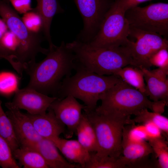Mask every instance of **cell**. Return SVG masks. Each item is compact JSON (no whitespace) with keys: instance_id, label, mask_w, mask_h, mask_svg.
Segmentation results:
<instances>
[{"instance_id":"obj_19","label":"cell","mask_w":168,"mask_h":168,"mask_svg":"<svg viewBox=\"0 0 168 168\" xmlns=\"http://www.w3.org/2000/svg\"><path fill=\"white\" fill-rule=\"evenodd\" d=\"M121 157L126 166L145 158L153 153L152 147L147 141L139 142L122 141Z\"/></svg>"},{"instance_id":"obj_11","label":"cell","mask_w":168,"mask_h":168,"mask_svg":"<svg viewBox=\"0 0 168 168\" xmlns=\"http://www.w3.org/2000/svg\"><path fill=\"white\" fill-rule=\"evenodd\" d=\"M85 106L79 102L76 99L69 95L63 99H56L49 108L57 118L67 128L66 136L71 138L79 124L82 116V110Z\"/></svg>"},{"instance_id":"obj_35","label":"cell","mask_w":168,"mask_h":168,"mask_svg":"<svg viewBox=\"0 0 168 168\" xmlns=\"http://www.w3.org/2000/svg\"><path fill=\"white\" fill-rule=\"evenodd\" d=\"M151 0H115L119 7L125 12L140 3Z\"/></svg>"},{"instance_id":"obj_38","label":"cell","mask_w":168,"mask_h":168,"mask_svg":"<svg viewBox=\"0 0 168 168\" xmlns=\"http://www.w3.org/2000/svg\"><path fill=\"white\" fill-rule=\"evenodd\" d=\"M10 55H5L0 52V58H3L8 61L10 58Z\"/></svg>"},{"instance_id":"obj_34","label":"cell","mask_w":168,"mask_h":168,"mask_svg":"<svg viewBox=\"0 0 168 168\" xmlns=\"http://www.w3.org/2000/svg\"><path fill=\"white\" fill-rule=\"evenodd\" d=\"M143 124L146 132L147 141L150 139H155L163 137L160 129L154 124L150 122H147Z\"/></svg>"},{"instance_id":"obj_2","label":"cell","mask_w":168,"mask_h":168,"mask_svg":"<svg viewBox=\"0 0 168 168\" xmlns=\"http://www.w3.org/2000/svg\"><path fill=\"white\" fill-rule=\"evenodd\" d=\"M75 54L76 65L101 75H111L130 65L132 58L129 46L113 48L95 47L77 39L66 43Z\"/></svg>"},{"instance_id":"obj_15","label":"cell","mask_w":168,"mask_h":168,"mask_svg":"<svg viewBox=\"0 0 168 168\" xmlns=\"http://www.w3.org/2000/svg\"><path fill=\"white\" fill-rule=\"evenodd\" d=\"M50 140L68 162L77 164L81 168H85L90 159L91 153L77 140H68L59 137Z\"/></svg>"},{"instance_id":"obj_28","label":"cell","mask_w":168,"mask_h":168,"mask_svg":"<svg viewBox=\"0 0 168 168\" xmlns=\"http://www.w3.org/2000/svg\"><path fill=\"white\" fill-rule=\"evenodd\" d=\"M0 166L3 168H20L6 140L0 134Z\"/></svg>"},{"instance_id":"obj_8","label":"cell","mask_w":168,"mask_h":168,"mask_svg":"<svg viewBox=\"0 0 168 168\" xmlns=\"http://www.w3.org/2000/svg\"><path fill=\"white\" fill-rule=\"evenodd\" d=\"M130 27L156 33L166 38L168 35V4L151 3L145 7L138 6L125 12Z\"/></svg>"},{"instance_id":"obj_30","label":"cell","mask_w":168,"mask_h":168,"mask_svg":"<svg viewBox=\"0 0 168 168\" xmlns=\"http://www.w3.org/2000/svg\"><path fill=\"white\" fill-rule=\"evenodd\" d=\"M27 28L30 31L40 33L42 31L43 22L40 16L32 10L24 14L21 18Z\"/></svg>"},{"instance_id":"obj_17","label":"cell","mask_w":168,"mask_h":168,"mask_svg":"<svg viewBox=\"0 0 168 168\" xmlns=\"http://www.w3.org/2000/svg\"><path fill=\"white\" fill-rule=\"evenodd\" d=\"M142 71L146 83L145 95L153 101L163 100L167 104L168 100V79L160 77L151 70L139 68Z\"/></svg>"},{"instance_id":"obj_36","label":"cell","mask_w":168,"mask_h":168,"mask_svg":"<svg viewBox=\"0 0 168 168\" xmlns=\"http://www.w3.org/2000/svg\"><path fill=\"white\" fill-rule=\"evenodd\" d=\"M7 25L2 19H0V30L4 34L8 30Z\"/></svg>"},{"instance_id":"obj_1","label":"cell","mask_w":168,"mask_h":168,"mask_svg":"<svg viewBox=\"0 0 168 168\" xmlns=\"http://www.w3.org/2000/svg\"><path fill=\"white\" fill-rule=\"evenodd\" d=\"M46 57L39 63L34 61L24 68L30 77L25 88L56 97L63 79L70 76L75 66L76 57L64 41L60 45L49 46Z\"/></svg>"},{"instance_id":"obj_5","label":"cell","mask_w":168,"mask_h":168,"mask_svg":"<svg viewBox=\"0 0 168 168\" xmlns=\"http://www.w3.org/2000/svg\"><path fill=\"white\" fill-rule=\"evenodd\" d=\"M95 131L98 149L97 156L118 158L122 155L123 129L129 124L130 117L100 114L94 110H84Z\"/></svg>"},{"instance_id":"obj_32","label":"cell","mask_w":168,"mask_h":168,"mask_svg":"<svg viewBox=\"0 0 168 168\" xmlns=\"http://www.w3.org/2000/svg\"><path fill=\"white\" fill-rule=\"evenodd\" d=\"M149 62L151 66L168 69V48L159 50L151 57Z\"/></svg>"},{"instance_id":"obj_25","label":"cell","mask_w":168,"mask_h":168,"mask_svg":"<svg viewBox=\"0 0 168 168\" xmlns=\"http://www.w3.org/2000/svg\"><path fill=\"white\" fill-rule=\"evenodd\" d=\"M126 167L121 157H101L91 153L90 159L84 168H122Z\"/></svg>"},{"instance_id":"obj_31","label":"cell","mask_w":168,"mask_h":168,"mask_svg":"<svg viewBox=\"0 0 168 168\" xmlns=\"http://www.w3.org/2000/svg\"><path fill=\"white\" fill-rule=\"evenodd\" d=\"M1 43L8 54L14 56L18 45V42L15 35L9 30H7L3 35Z\"/></svg>"},{"instance_id":"obj_3","label":"cell","mask_w":168,"mask_h":168,"mask_svg":"<svg viewBox=\"0 0 168 168\" xmlns=\"http://www.w3.org/2000/svg\"><path fill=\"white\" fill-rule=\"evenodd\" d=\"M76 73L63 80L56 97L62 99L69 95L82 100L84 110H94L96 108L100 96L119 80L113 75H101L77 66Z\"/></svg>"},{"instance_id":"obj_13","label":"cell","mask_w":168,"mask_h":168,"mask_svg":"<svg viewBox=\"0 0 168 168\" xmlns=\"http://www.w3.org/2000/svg\"><path fill=\"white\" fill-rule=\"evenodd\" d=\"M7 108L6 113L11 121L20 146H34L42 138L37 133L29 118L17 108Z\"/></svg>"},{"instance_id":"obj_27","label":"cell","mask_w":168,"mask_h":168,"mask_svg":"<svg viewBox=\"0 0 168 168\" xmlns=\"http://www.w3.org/2000/svg\"><path fill=\"white\" fill-rule=\"evenodd\" d=\"M124 127L122 140L132 142H139L147 141V136L145 127L143 124L137 125L134 123Z\"/></svg>"},{"instance_id":"obj_29","label":"cell","mask_w":168,"mask_h":168,"mask_svg":"<svg viewBox=\"0 0 168 168\" xmlns=\"http://www.w3.org/2000/svg\"><path fill=\"white\" fill-rule=\"evenodd\" d=\"M18 80L13 73L7 72L0 73V93L8 95L18 88Z\"/></svg>"},{"instance_id":"obj_16","label":"cell","mask_w":168,"mask_h":168,"mask_svg":"<svg viewBox=\"0 0 168 168\" xmlns=\"http://www.w3.org/2000/svg\"><path fill=\"white\" fill-rule=\"evenodd\" d=\"M31 148L40 153L49 168H81L79 165L71 163L65 159L60 154L54 143L49 139L42 138Z\"/></svg>"},{"instance_id":"obj_33","label":"cell","mask_w":168,"mask_h":168,"mask_svg":"<svg viewBox=\"0 0 168 168\" xmlns=\"http://www.w3.org/2000/svg\"><path fill=\"white\" fill-rule=\"evenodd\" d=\"M11 2L15 10L24 14L33 10L31 0H7Z\"/></svg>"},{"instance_id":"obj_14","label":"cell","mask_w":168,"mask_h":168,"mask_svg":"<svg viewBox=\"0 0 168 168\" xmlns=\"http://www.w3.org/2000/svg\"><path fill=\"white\" fill-rule=\"evenodd\" d=\"M43 114L26 113L37 133L42 138L51 140L59 137L65 132V127L57 118L53 111Z\"/></svg>"},{"instance_id":"obj_22","label":"cell","mask_w":168,"mask_h":168,"mask_svg":"<svg viewBox=\"0 0 168 168\" xmlns=\"http://www.w3.org/2000/svg\"><path fill=\"white\" fill-rule=\"evenodd\" d=\"M134 67L125 66L116 71L114 75L145 94L146 84L143 72L139 68Z\"/></svg>"},{"instance_id":"obj_37","label":"cell","mask_w":168,"mask_h":168,"mask_svg":"<svg viewBox=\"0 0 168 168\" xmlns=\"http://www.w3.org/2000/svg\"><path fill=\"white\" fill-rule=\"evenodd\" d=\"M3 34L0 30V52L7 55H9L8 54V53H7V51L2 46L1 44V40Z\"/></svg>"},{"instance_id":"obj_4","label":"cell","mask_w":168,"mask_h":168,"mask_svg":"<svg viewBox=\"0 0 168 168\" xmlns=\"http://www.w3.org/2000/svg\"><path fill=\"white\" fill-rule=\"evenodd\" d=\"M147 97L120 78L116 83L101 94V104L95 111L98 113L124 118L136 116L144 109L155 112L157 101H152Z\"/></svg>"},{"instance_id":"obj_12","label":"cell","mask_w":168,"mask_h":168,"mask_svg":"<svg viewBox=\"0 0 168 168\" xmlns=\"http://www.w3.org/2000/svg\"><path fill=\"white\" fill-rule=\"evenodd\" d=\"M57 98L42 93L34 89L18 88L12 102L5 104L7 108L16 107L26 110L31 114L45 113L51 103Z\"/></svg>"},{"instance_id":"obj_9","label":"cell","mask_w":168,"mask_h":168,"mask_svg":"<svg viewBox=\"0 0 168 168\" xmlns=\"http://www.w3.org/2000/svg\"><path fill=\"white\" fill-rule=\"evenodd\" d=\"M136 39L132 41L130 49L132 58L130 65L149 69L151 57L161 49L168 48L167 39L155 33L130 27L129 35Z\"/></svg>"},{"instance_id":"obj_23","label":"cell","mask_w":168,"mask_h":168,"mask_svg":"<svg viewBox=\"0 0 168 168\" xmlns=\"http://www.w3.org/2000/svg\"><path fill=\"white\" fill-rule=\"evenodd\" d=\"M133 119H130L129 124L135 123L143 124L147 122H152L161 130L164 137L168 138V119L161 114L149 112L147 109L141 110Z\"/></svg>"},{"instance_id":"obj_24","label":"cell","mask_w":168,"mask_h":168,"mask_svg":"<svg viewBox=\"0 0 168 168\" xmlns=\"http://www.w3.org/2000/svg\"><path fill=\"white\" fill-rule=\"evenodd\" d=\"M0 134L8 143L12 153L20 146L15 135L11 121L5 112L0 101Z\"/></svg>"},{"instance_id":"obj_10","label":"cell","mask_w":168,"mask_h":168,"mask_svg":"<svg viewBox=\"0 0 168 168\" xmlns=\"http://www.w3.org/2000/svg\"><path fill=\"white\" fill-rule=\"evenodd\" d=\"M114 0H74L83 23L77 40L89 43L93 39Z\"/></svg>"},{"instance_id":"obj_26","label":"cell","mask_w":168,"mask_h":168,"mask_svg":"<svg viewBox=\"0 0 168 168\" xmlns=\"http://www.w3.org/2000/svg\"><path fill=\"white\" fill-rule=\"evenodd\" d=\"M157 158V166L160 168H168L167 142L164 137L150 139L147 140Z\"/></svg>"},{"instance_id":"obj_7","label":"cell","mask_w":168,"mask_h":168,"mask_svg":"<svg viewBox=\"0 0 168 168\" xmlns=\"http://www.w3.org/2000/svg\"><path fill=\"white\" fill-rule=\"evenodd\" d=\"M124 11L115 0L106 14L97 34L89 42L93 46L113 48L128 46L130 27Z\"/></svg>"},{"instance_id":"obj_18","label":"cell","mask_w":168,"mask_h":168,"mask_svg":"<svg viewBox=\"0 0 168 168\" xmlns=\"http://www.w3.org/2000/svg\"><path fill=\"white\" fill-rule=\"evenodd\" d=\"M37 4L33 10L40 16L43 22L42 31L49 46L53 44L50 33L51 25L54 16L62 13L64 10L60 7L57 0H36Z\"/></svg>"},{"instance_id":"obj_20","label":"cell","mask_w":168,"mask_h":168,"mask_svg":"<svg viewBox=\"0 0 168 168\" xmlns=\"http://www.w3.org/2000/svg\"><path fill=\"white\" fill-rule=\"evenodd\" d=\"M78 142L90 153L96 152L98 146L94 128L84 113L76 129Z\"/></svg>"},{"instance_id":"obj_6","label":"cell","mask_w":168,"mask_h":168,"mask_svg":"<svg viewBox=\"0 0 168 168\" xmlns=\"http://www.w3.org/2000/svg\"><path fill=\"white\" fill-rule=\"evenodd\" d=\"M0 16L9 30L16 36L18 42L14 57L23 66L35 61L38 53L46 55L49 49L41 46L42 39L39 33L28 30L16 11L7 3L0 0Z\"/></svg>"},{"instance_id":"obj_21","label":"cell","mask_w":168,"mask_h":168,"mask_svg":"<svg viewBox=\"0 0 168 168\" xmlns=\"http://www.w3.org/2000/svg\"><path fill=\"white\" fill-rule=\"evenodd\" d=\"M12 154L24 168H49L42 156L34 148L20 146Z\"/></svg>"}]
</instances>
